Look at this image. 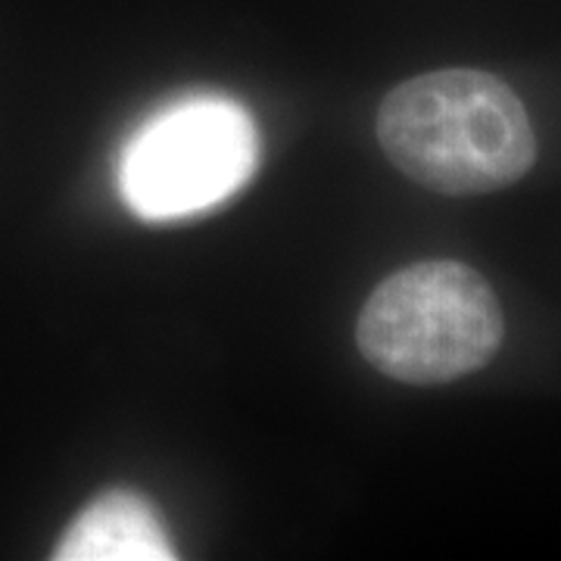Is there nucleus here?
Masks as SVG:
<instances>
[{
	"label": "nucleus",
	"instance_id": "f257e3e1",
	"mask_svg": "<svg viewBox=\"0 0 561 561\" xmlns=\"http://www.w3.org/2000/svg\"><path fill=\"white\" fill-rule=\"evenodd\" d=\"M387 160L446 197L493 194L537 162V135L518 94L478 69H440L397 84L378 113Z\"/></svg>",
	"mask_w": 561,
	"mask_h": 561
},
{
	"label": "nucleus",
	"instance_id": "f03ea898",
	"mask_svg": "<svg viewBox=\"0 0 561 561\" xmlns=\"http://www.w3.org/2000/svg\"><path fill=\"white\" fill-rule=\"evenodd\" d=\"M502 306L471 265L424 260L383 278L365 300L356 343L371 368L402 383L459 381L496 356Z\"/></svg>",
	"mask_w": 561,
	"mask_h": 561
},
{
	"label": "nucleus",
	"instance_id": "7ed1b4c3",
	"mask_svg": "<svg viewBox=\"0 0 561 561\" xmlns=\"http://www.w3.org/2000/svg\"><path fill=\"white\" fill-rule=\"evenodd\" d=\"M260 165V131L241 103L197 94L162 106L119 160L125 206L144 221H179L234 197Z\"/></svg>",
	"mask_w": 561,
	"mask_h": 561
},
{
	"label": "nucleus",
	"instance_id": "20e7f679",
	"mask_svg": "<svg viewBox=\"0 0 561 561\" xmlns=\"http://www.w3.org/2000/svg\"><path fill=\"white\" fill-rule=\"evenodd\" d=\"M57 561H169L172 540L153 502L135 490H106L66 527Z\"/></svg>",
	"mask_w": 561,
	"mask_h": 561
}]
</instances>
